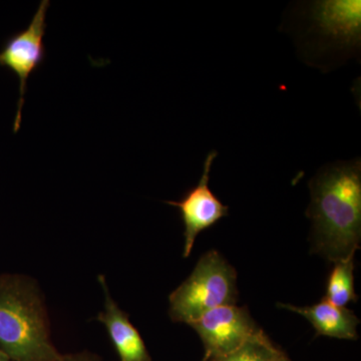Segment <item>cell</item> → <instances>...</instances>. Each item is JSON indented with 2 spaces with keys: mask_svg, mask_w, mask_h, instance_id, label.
Returning a JSON list of instances; mask_svg holds the SVG:
<instances>
[{
  "mask_svg": "<svg viewBox=\"0 0 361 361\" xmlns=\"http://www.w3.org/2000/svg\"><path fill=\"white\" fill-rule=\"evenodd\" d=\"M279 350L261 330L257 336L249 339L236 350L206 361H272Z\"/></svg>",
  "mask_w": 361,
  "mask_h": 361,
  "instance_id": "cell-11",
  "label": "cell"
},
{
  "mask_svg": "<svg viewBox=\"0 0 361 361\" xmlns=\"http://www.w3.org/2000/svg\"><path fill=\"white\" fill-rule=\"evenodd\" d=\"M360 1H322L315 6V20L332 37L345 42L360 39Z\"/></svg>",
  "mask_w": 361,
  "mask_h": 361,
  "instance_id": "cell-9",
  "label": "cell"
},
{
  "mask_svg": "<svg viewBox=\"0 0 361 361\" xmlns=\"http://www.w3.org/2000/svg\"><path fill=\"white\" fill-rule=\"evenodd\" d=\"M189 326L198 334L203 342L205 349L203 361L236 350L262 330L254 322L248 310L236 304L210 310Z\"/></svg>",
  "mask_w": 361,
  "mask_h": 361,
  "instance_id": "cell-5",
  "label": "cell"
},
{
  "mask_svg": "<svg viewBox=\"0 0 361 361\" xmlns=\"http://www.w3.org/2000/svg\"><path fill=\"white\" fill-rule=\"evenodd\" d=\"M272 361H291L289 360L288 356L285 355L283 351L279 350Z\"/></svg>",
  "mask_w": 361,
  "mask_h": 361,
  "instance_id": "cell-13",
  "label": "cell"
},
{
  "mask_svg": "<svg viewBox=\"0 0 361 361\" xmlns=\"http://www.w3.org/2000/svg\"><path fill=\"white\" fill-rule=\"evenodd\" d=\"M278 306L303 316L314 327L317 336L349 341H353L358 337L357 326L360 319L357 316L348 308L334 305L324 299L320 303L305 307L285 303H279Z\"/></svg>",
  "mask_w": 361,
  "mask_h": 361,
  "instance_id": "cell-8",
  "label": "cell"
},
{
  "mask_svg": "<svg viewBox=\"0 0 361 361\" xmlns=\"http://www.w3.org/2000/svg\"><path fill=\"white\" fill-rule=\"evenodd\" d=\"M217 156V151H211L207 155L200 180L196 186L187 191L180 201L166 202L169 205L179 209L184 223V257H189L195 241L202 231L229 215V207L224 205L209 187L211 168Z\"/></svg>",
  "mask_w": 361,
  "mask_h": 361,
  "instance_id": "cell-6",
  "label": "cell"
},
{
  "mask_svg": "<svg viewBox=\"0 0 361 361\" xmlns=\"http://www.w3.org/2000/svg\"><path fill=\"white\" fill-rule=\"evenodd\" d=\"M0 350L13 361H59L39 285L20 274L0 275Z\"/></svg>",
  "mask_w": 361,
  "mask_h": 361,
  "instance_id": "cell-2",
  "label": "cell"
},
{
  "mask_svg": "<svg viewBox=\"0 0 361 361\" xmlns=\"http://www.w3.org/2000/svg\"><path fill=\"white\" fill-rule=\"evenodd\" d=\"M306 215L312 222L313 248L336 263L355 255L361 240V163L336 161L310 182Z\"/></svg>",
  "mask_w": 361,
  "mask_h": 361,
  "instance_id": "cell-1",
  "label": "cell"
},
{
  "mask_svg": "<svg viewBox=\"0 0 361 361\" xmlns=\"http://www.w3.org/2000/svg\"><path fill=\"white\" fill-rule=\"evenodd\" d=\"M49 6L51 2L49 0L40 2L30 25L25 30L11 35L4 42L0 51V66L13 71L20 80V99L13 123L14 133H18L20 129L21 111L25 104L28 78L39 70L47 56L44 39L47 27V13Z\"/></svg>",
  "mask_w": 361,
  "mask_h": 361,
  "instance_id": "cell-4",
  "label": "cell"
},
{
  "mask_svg": "<svg viewBox=\"0 0 361 361\" xmlns=\"http://www.w3.org/2000/svg\"><path fill=\"white\" fill-rule=\"evenodd\" d=\"M104 294V308L97 319L103 323L121 361H152L141 334L130 323L129 316L111 298L106 278L99 276Z\"/></svg>",
  "mask_w": 361,
  "mask_h": 361,
  "instance_id": "cell-7",
  "label": "cell"
},
{
  "mask_svg": "<svg viewBox=\"0 0 361 361\" xmlns=\"http://www.w3.org/2000/svg\"><path fill=\"white\" fill-rule=\"evenodd\" d=\"M59 361H101L99 356L84 351V353H71V355H61Z\"/></svg>",
  "mask_w": 361,
  "mask_h": 361,
  "instance_id": "cell-12",
  "label": "cell"
},
{
  "mask_svg": "<svg viewBox=\"0 0 361 361\" xmlns=\"http://www.w3.org/2000/svg\"><path fill=\"white\" fill-rule=\"evenodd\" d=\"M0 361H13L11 360H9L8 357L6 355H4V353H2L1 350H0Z\"/></svg>",
  "mask_w": 361,
  "mask_h": 361,
  "instance_id": "cell-14",
  "label": "cell"
},
{
  "mask_svg": "<svg viewBox=\"0 0 361 361\" xmlns=\"http://www.w3.org/2000/svg\"><path fill=\"white\" fill-rule=\"evenodd\" d=\"M324 300L345 307L357 300L355 290V255L334 263L327 281Z\"/></svg>",
  "mask_w": 361,
  "mask_h": 361,
  "instance_id": "cell-10",
  "label": "cell"
},
{
  "mask_svg": "<svg viewBox=\"0 0 361 361\" xmlns=\"http://www.w3.org/2000/svg\"><path fill=\"white\" fill-rule=\"evenodd\" d=\"M237 273L219 252H207L193 272L170 295L173 322L191 324L210 310L236 304Z\"/></svg>",
  "mask_w": 361,
  "mask_h": 361,
  "instance_id": "cell-3",
  "label": "cell"
}]
</instances>
